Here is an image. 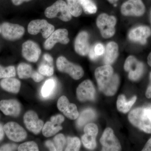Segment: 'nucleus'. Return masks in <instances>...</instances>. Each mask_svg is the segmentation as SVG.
<instances>
[{
	"instance_id": "obj_1",
	"label": "nucleus",
	"mask_w": 151,
	"mask_h": 151,
	"mask_svg": "<svg viewBox=\"0 0 151 151\" xmlns=\"http://www.w3.org/2000/svg\"><path fill=\"white\" fill-rule=\"evenodd\" d=\"M94 74L100 91L108 96L116 94L120 83V78L119 76L114 73L111 65H105L97 68Z\"/></svg>"
},
{
	"instance_id": "obj_42",
	"label": "nucleus",
	"mask_w": 151,
	"mask_h": 151,
	"mask_svg": "<svg viewBox=\"0 0 151 151\" xmlns=\"http://www.w3.org/2000/svg\"><path fill=\"white\" fill-rule=\"evenodd\" d=\"M142 151H151V138L146 143Z\"/></svg>"
},
{
	"instance_id": "obj_34",
	"label": "nucleus",
	"mask_w": 151,
	"mask_h": 151,
	"mask_svg": "<svg viewBox=\"0 0 151 151\" xmlns=\"http://www.w3.org/2000/svg\"><path fill=\"white\" fill-rule=\"evenodd\" d=\"M38 72L44 76H51L54 73V68L52 65L42 64L39 67Z\"/></svg>"
},
{
	"instance_id": "obj_3",
	"label": "nucleus",
	"mask_w": 151,
	"mask_h": 151,
	"mask_svg": "<svg viewBox=\"0 0 151 151\" xmlns=\"http://www.w3.org/2000/svg\"><path fill=\"white\" fill-rule=\"evenodd\" d=\"M45 15L49 19L57 17L63 22H68L72 18V15L68 9L67 4L63 0H58L52 5L47 8Z\"/></svg>"
},
{
	"instance_id": "obj_36",
	"label": "nucleus",
	"mask_w": 151,
	"mask_h": 151,
	"mask_svg": "<svg viewBox=\"0 0 151 151\" xmlns=\"http://www.w3.org/2000/svg\"><path fill=\"white\" fill-rule=\"evenodd\" d=\"M94 50L98 56L103 55L105 52V48L102 44L97 43L94 47Z\"/></svg>"
},
{
	"instance_id": "obj_18",
	"label": "nucleus",
	"mask_w": 151,
	"mask_h": 151,
	"mask_svg": "<svg viewBox=\"0 0 151 151\" xmlns=\"http://www.w3.org/2000/svg\"><path fill=\"white\" fill-rule=\"evenodd\" d=\"M74 49L76 53L81 56L89 54L90 47L88 33L82 31L78 34L74 42Z\"/></svg>"
},
{
	"instance_id": "obj_46",
	"label": "nucleus",
	"mask_w": 151,
	"mask_h": 151,
	"mask_svg": "<svg viewBox=\"0 0 151 151\" xmlns=\"http://www.w3.org/2000/svg\"><path fill=\"white\" fill-rule=\"evenodd\" d=\"M147 63L151 67V52L149 54L147 58Z\"/></svg>"
},
{
	"instance_id": "obj_39",
	"label": "nucleus",
	"mask_w": 151,
	"mask_h": 151,
	"mask_svg": "<svg viewBox=\"0 0 151 151\" xmlns=\"http://www.w3.org/2000/svg\"><path fill=\"white\" fill-rule=\"evenodd\" d=\"M89 56L90 59L92 60H95L98 58V56L95 53L94 50V46L92 47L89 50Z\"/></svg>"
},
{
	"instance_id": "obj_10",
	"label": "nucleus",
	"mask_w": 151,
	"mask_h": 151,
	"mask_svg": "<svg viewBox=\"0 0 151 151\" xmlns=\"http://www.w3.org/2000/svg\"><path fill=\"white\" fill-rule=\"evenodd\" d=\"M4 129L9 139L14 142H22L27 137L26 131L16 122L6 123L4 126Z\"/></svg>"
},
{
	"instance_id": "obj_5",
	"label": "nucleus",
	"mask_w": 151,
	"mask_h": 151,
	"mask_svg": "<svg viewBox=\"0 0 151 151\" xmlns=\"http://www.w3.org/2000/svg\"><path fill=\"white\" fill-rule=\"evenodd\" d=\"M116 19L113 16L102 14L97 18L96 24L103 37L109 38L114 35Z\"/></svg>"
},
{
	"instance_id": "obj_4",
	"label": "nucleus",
	"mask_w": 151,
	"mask_h": 151,
	"mask_svg": "<svg viewBox=\"0 0 151 151\" xmlns=\"http://www.w3.org/2000/svg\"><path fill=\"white\" fill-rule=\"evenodd\" d=\"M56 66L59 71L68 73L75 80L80 79L84 74V70L82 67L70 62L63 56H60L58 58Z\"/></svg>"
},
{
	"instance_id": "obj_38",
	"label": "nucleus",
	"mask_w": 151,
	"mask_h": 151,
	"mask_svg": "<svg viewBox=\"0 0 151 151\" xmlns=\"http://www.w3.org/2000/svg\"><path fill=\"white\" fill-rule=\"evenodd\" d=\"M32 78L36 82H39L44 78V76L37 71H34Z\"/></svg>"
},
{
	"instance_id": "obj_29",
	"label": "nucleus",
	"mask_w": 151,
	"mask_h": 151,
	"mask_svg": "<svg viewBox=\"0 0 151 151\" xmlns=\"http://www.w3.org/2000/svg\"><path fill=\"white\" fill-rule=\"evenodd\" d=\"M81 146L80 139L76 137H68L67 139V146L65 151H77L79 150Z\"/></svg>"
},
{
	"instance_id": "obj_13",
	"label": "nucleus",
	"mask_w": 151,
	"mask_h": 151,
	"mask_svg": "<svg viewBox=\"0 0 151 151\" xmlns=\"http://www.w3.org/2000/svg\"><path fill=\"white\" fill-rule=\"evenodd\" d=\"M68 31L65 29H59L54 31L44 44V47L47 50H50L56 43L67 44L69 42Z\"/></svg>"
},
{
	"instance_id": "obj_37",
	"label": "nucleus",
	"mask_w": 151,
	"mask_h": 151,
	"mask_svg": "<svg viewBox=\"0 0 151 151\" xmlns=\"http://www.w3.org/2000/svg\"><path fill=\"white\" fill-rule=\"evenodd\" d=\"M17 146L14 144H6L0 147V151H15L17 150Z\"/></svg>"
},
{
	"instance_id": "obj_50",
	"label": "nucleus",
	"mask_w": 151,
	"mask_h": 151,
	"mask_svg": "<svg viewBox=\"0 0 151 151\" xmlns=\"http://www.w3.org/2000/svg\"><path fill=\"white\" fill-rule=\"evenodd\" d=\"M150 79L151 80V72H150Z\"/></svg>"
},
{
	"instance_id": "obj_49",
	"label": "nucleus",
	"mask_w": 151,
	"mask_h": 151,
	"mask_svg": "<svg viewBox=\"0 0 151 151\" xmlns=\"http://www.w3.org/2000/svg\"><path fill=\"white\" fill-rule=\"evenodd\" d=\"M1 26H0V33H1Z\"/></svg>"
},
{
	"instance_id": "obj_26",
	"label": "nucleus",
	"mask_w": 151,
	"mask_h": 151,
	"mask_svg": "<svg viewBox=\"0 0 151 151\" xmlns=\"http://www.w3.org/2000/svg\"><path fill=\"white\" fill-rule=\"evenodd\" d=\"M67 5L73 16L78 17L82 12V4L84 0H67Z\"/></svg>"
},
{
	"instance_id": "obj_7",
	"label": "nucleus",
	"mask_w": 151,
	"mask_h": 151,
	"mask_svg": "<svg viewBox=\"0 0 151 151\" xmlns=\"http://www.w3.org/2000/svg\"><path fill=\"white\" fill-rule=\"evenodd\" d=\"M124 68L126 71L129 72V79L134 81L141 78L145 70L143 63L132 55L127 58L124 63Z\"/></svg>"
},
{
	"instance_id": "obj_19",
	"label": "nucleus",
	"mask_w": 151,
	"mask_h": 151,
	"mask_svg": "<svg viewBox=\"0 0 151 151\" xmlns=\"http://www.w3.org/2000/svg\"><path fill=\"white\" fill-rule=\"evenodd\" d=\"M151 35L150 28L145 26H141L135 28L129 33V37L130 40L134 42L145 44L147 39Z\"/></svg>"
},
{
	"instance_id": "obj_24",
	"label": "nucleus",
	"mask_w": 151,
	"mask_h": 151,
	"mask_svg": "<svg viewBox=\"0 0 151 151\" xmlns=\"http://www.w3.org/2000/svg\"><path fill=\"white\" fill-rule=\"evenodd\" d=\"M96 113L91 108H88L81 112L80 116H78L76 125L78 128H82L88 122L94 120L96 117Z\"/></svg>"
},
{
	"instance_id": "obj_41",
	"label": "nucleus",
	"mask_w": 151,
	"mask_h": 151,
	"mask_svg": "<svg viewBox=\"0 0 151 151\" xmlns=\"http://www.w3.org/2000/svg\"><path fill=\"white\" fill-rule=\"evenodd\" d=\"M43 58L49 64H52L53 60V58L51 55L48 54H45L44 55Z\"/></svg>"
},
{
	"instance_id": "obj_23",
	"label": "nucleus",
	"mask_w": 151,
	"mask_h": 151,
	"mask_svg": "<svg viewBox=\"0 0 151 151\" xmlns=\"http://www.w3.org/2000/svg\"><path fill=\"white\" fill-rule=\"evenodd\" d=\"M137 97L136 96L132 97L129 101L126 100L124 95H119L117 101V107L118 110L120 112L126 113H128L132 106L134 104L137 100Z\"/></svg>"
},
{
	"instance_id": "obj_14",
	"label": "nucleus",
	"mask_w": 151,
	"mask_h": 151,
	"mask_svg": "<svg viewBox=\"0 0 151 151\" xmlns=\"http://www.w3.org/2000/svg\"><path fill=\"white\" fill-rule=\"evenodd\" d=\"M41 53L40 47L37 43L33 41H27L22 45V56L29 62H36L39 58Z\"/></svg>"
},
{
	"instance_id": "obj_21",
	"label": "nucleus",
	"mask_w": 151,
	"mask_h": 151,
	"mask_svg": "<svg viewBox=\"0 0 151 151\" xmlns=\"http://www.w3.org/2000/svg\"><path fill=\"white\" fill-rule=\"evenodd\" d=\"M119 46L114 42H109L106 45L104 53V62L106 65H111L118 56Z\"/></svg>"
},
{
	"instance_id": "obj_45",
	"label": "nucleus",
	"mask_w": 151,
	"mask_h": 151,
	"mask_svg": "<svg viewBox=\"0 0 151 151\" xmlns=\"http://www.w3.org/2000/svg\"><path fill=\"white\" fill-rule=\"evenodd\" d=\"M146 97L147 98H151V84L149 85L146 91L145 94Z\"/></svg>"
},
{
	"instance_id": "obj_33",
	"label": "nucleus",
	"mask_w": 151,
	"mask_h": 151,
	"mask_svg": "<svg viewBox=\"0 0 151 151\" xmlns=\"http://www.w3.org/2000/svg\"><path fill=\"white\" fill-rule=\"evenodd\" d=\"M82 9L86 14H93L97 11V8L92 0H84L82 4Z\"/></svg>"
},
{
	"instance_id": "obj_15",
	"label": "nucleus",
	"mask_w": 151,
	"mask_h": 151,
	"mask_svg": "<svg viewBox=\"0 0 151 151\" xmlns=\"http://www.w3.org/2000/svg\"><path fill=\"white\" fill-rule=\"evenodd\" d=\"M84 132L81 140L84 147L89 150L95 149L97 146L96 137L98 134V127L95 124L90 123L84 127Z\"/></svg>"
},
{
	"instance_id": "obj_31",
	"label": "nucleus",
	"mask_w": 151,
	"mask_h": 151,
	"mask_svg": "<svg viewBox=\"0 0 151 151\" xmlns=\"http://www.w3.org/2000/svg\"><path fill=\"white\" fill-rule=\"evenodd\" d=\"M54 145L57 151H63L66 143V139L64 135L59 134L57 135L53 139Z\"/></svg>"
},
{
	"instance_id": "obj_47",
	"label": "nucleus",
	"mask_w": 151,
	"mask_h": 151,
	"mask_svg": "<svg viewBox=\"0 0 151 151\" xmlns=\"http://www.w3.org/2000/svg\"><path fill=\"white\" fill-rule=\"evenodd\" d=\"M111 3H114L116 2V1H118V0H108Z\"/></svg>"
},
{
	"instance_id": "obj_35",
	"label": "nucleus",
	"mask_w": 151,
	"mask_h": 151,
	"mask_svg": "<svg viewBox=\"0 0 151 151\" xmlns=\"http://www.w3.org/2000/svg\"><path fill=\"white\" fill-rule=\"evenodd\" d=\"M64 120L65 118L61 115H55L52 116L50 118V122L57 126H61V124L63 123Z\"/></svg>"
},
{
	"instance_id": "obj_6",
	"label": "nucleus",
	"mask_w": 151,
	"mask_h": 151,
	"mask_svg": "<svg viewBox=\"0 0 151 151\" xmlns=\"http://www.w3.org/2000/svg\"><path fill=\"white\" fill-rule=\"evenodd\" d=\"M55 27L49 23L46 20L36 19L30 22L28 26L27 30L30 34L36 35L41 32L42 37L47 39L54 31Z\"/></svg>"
},
{
	"instance_id": "obj_12",
	"label": "nucleus",
	"mask_w": 151,
	"mask_h": 151,
	"mask_svg": "<svg viewBox=\"0 0 151 151\" xmlns=\"http://www.w3.org/2000/svg\"><path fill=\"white\" fill-rule=\"evenodd\" d=\"M95 91L92 81L86 80L79 84L76 89L77 99L81 102L93 101L95 99Z\"/></svg>"
},
{
	"instance_id": "obj_17",
	"label": "nucleus",
	"mask_w": 151,
	"mask_h": 151,
	"mask_svg": "<svg viewBox=\"0 0 151 151\" xmlns=\"http://www.w3.org/2000/svg\"><path fill=\"white\" fill-rule=\"evenodd\" d=\"M57 107L58 110L68 119L75 120L79 116L76 105L69 103L68 99L65 96L60 97L58 101Z\"/></svg>"
},
{
	"instance_id": "obj_51",
	"label": "nucleus",
	"mask_w": 151,
	"mask_h": 151,
	"mask_svg": "<svg viewBox=\"0 0 151 151\" xmlns=\"http://www.w3.org/2000/svg\"></svg>"
},
{
	"instance_id": "obj_16",
	"label": "nucleus",
	"mask_w": 151,
	"mask_h": 151,
	"mask_svg": "<svg viewBox=\"0 0 151 151\" xmlns=\"http://www.w3.org/2000/svg\"><path fill=\"white\" fill-rule=\"evenodd\" d=\"M24 122L28 130L37 134L40 133L44 126L42 120L39 119L37 114L34 111H28L24 116Z\"/></svg>"
},
{
	"instance_id": "obj_40",
	"label": "nucleus",
	"mask_w": 151,
	"mask_h": 151,
	"mask_svg": "<svg viewBox=\"0 0 151 151\" xmlns=\"http://www.w3.org/2000/svg\"><path fill=\"white\" fill-rule=\"evenodd\" d=\"M45 145L50 151H57L56 148L54 145V143L52 142L51 141H47L45 142Z\"/></svg>"
},
{
	"instance_id": "obj_32",
	"label": "nucleus",
	"mask_w": 151,
	"mask_h": 151,
	"mask_svg": "<svg viewBox=\"0 0 151 151\" xmlns=\"http://www.w3.org/2000/svg\"><path fill=\"white\" fill-rule=\"evenodd\" d=\"M18 150L19 151H38L39 148L37 144L35 142H26L21 144L18 147Z\"/></svg>"
},
{
	"instance_id": "obj_28",
	"label": "nucleus",
	"mask_w": 151,
	"mask_h": 151,
	"mask_svg": "<svg viewBox=\"0 0 151 151\" xmlns=\"http://www.w3.org/2000/svg\"><path fill=\"white\" fill-rule=\"evenodd\" d=\"M62 129L61 126H57L50 121L47 122L42 127V134L46 137H49L54 136Z\"/></svg>"
},
{
	"instance_id": "obj_2",
	"label": "nucleus",
	"mask_w": 151,
	"mask_h": 151,
	"mask_svg": "<svg viewBox=\"0 0 151 151\" xmlns=\"http://www.w3.org/2000/svg\"><path fill=\"white\" fill-rule=\"evenodd\" d=\"M129 121L134 127L147 134H151V109L138 108L132 110L128 116Z\"/></svg>"
},
{
	"instance_id": "obj_27",
	"label": "nucleus",
	"mask_w": 151,
	"mask_h": 151,
	"mask_svg": "<svg viewBox=\"0 0 151 151\" xmlns=\"http://www.w3.org/2000/svg\"><path fill=\"white\" fill-rule=\"evenodd\" d=\"M34 71L31 65L24 63H20L17 68L18 75L21 79L32 78Z\"/></svg>"
},
{
	"instance_id": "obj_44",
	"label": "nucleus",
	"mask_w": 151,
	"mask_h": 151,
	"mask_svg": "<svg viewBox=\"0 0 151 151\" xmlns=\"http://www.w3.org/2000/svg\"><path fill=\"white\" fill-rule=\"evenodd\" d=\"M4 127L1 124H0V142H1L4 136Z\"/></svg>"
},
{
	"instance_id": "obj_30",
	"label": "nucleus",
	"mask_w": 151,
	"mask_h": 151,
	"mask_svg": "<svg viewBox=\"0 0 151 151\" xmlns=\"http://www.w3.org/2000/svg\"><path fill=\"white\" fill-rule=\"evenodd\" d=\"M16 74L14 66L11 65L4 67L0 65V79L15 76Z\"/></svg>"
},
{
	"instance_id": "obj_25",
	"label": "nucleus",
	"mask_w": 151,
	"mask_h": 151,
	"mask_svg": "<svg viewBox=\"0 0 151 151\" xmlns=\"http://www.w3.org/2000/svg\"><path fill=\"white\" fill-rule=\"evenodd\" d=\"M56 81L54 78H49L46 80L41 89L42 97L46 98L50 97L56 89Z\"/></svg>"
},
{
	"instance_id": "obj_9",
	"label": "nucleus",
	"mask_w": 151,
	"mask_h": 151,
	"mask_svg": "<svg viewBox=\"0 0 151 151\" xmlns=\"http://www.w3.org/2000/svg\"><path fill=\"white\" fill-rule=\"evenodd\" d=\"M100 142L103 145L102 151H119L122 150L120 142L111 128L105 129L100 138Z\"/></svg>"
},
{
	"instance_id": "obj_20",
	"label": "nucleus",
	"mask_w": 151,
	"mask_h": 151,
	"mask_svg": "<svg viewBox=\"0 0 151 151\" xmlns=\"http://www.w3.org/2000/svg\"><path fill=\"white\" fill-rule=\"evenodd\" d=\"M0 110L6 116L17 117L21 111V106L16 100H2L0 101Z\"/></svg>"
},
{
	"instance_id": "obj_22",
	"label": "nucleus",
	"mask_w": 151,
	"mask_h": 151,
	"mask_svg": "<svg viewBox=\"0 0 151 151\" xmlns=\"http://www.w3.org/2000/svg\"><path fill=\"white\" fill-rule=\"evenodd\" d=\"M0 86L7 92L17 94L20 89L21 82L13 77L4 78L0 81Z\"/></svg>"
},
{
	"instance_id": "obj_48",
	"label": "nucleus",
	"mask_w": 151,
	"mask_h": 151,
	"mask_svg": "<svg viewBox=\"0 0 151 151\" xmlns=\"http://www.w3.org/2000/svg\"><path fill=\"white\" fill-rule=\"evenodd\" d=\"M147 108H150V109H151V105H150V106H149V107H147Z\"/></svg>"
},
{
	"instance_id": "obj_43",
	"label": "nucleus",
	"mask_w": 151,
	"mask_h": 151,
	"mask_svg": "<svg viewBox=\"0 0 151 151\" xmlns=\"http://www.w3.org/2000/svg\"><path fill=\"white\" fill-rule=\"evenodd\" d=\"M31 0H12V2L15 6H19L24 2H28Z\"/></svg>"
},
{
	"instance_id": "obj_11",
	"label": "nucleus",
	"mask_w": 151,
	"mask_h": 151,
	"mask_svg": "<svg viewBox=\"0 0 151 151\" xmlns=\"http://www.w3.org/2000/svg\"><path fill=\"white\" fill-rule=\"evenodd\" d=\"M145 11V7L142 0H128L121 7L122 14L126 16H141Z\"/></svg>"
},
{
	"instance_id": "obj_8",
	"label": "nucleus",
	"mask_w": 151,
	"mask_h": 151,
	"mask_svg": "<svg viewBox=\"0 0 151 151\" xmlns=\"http://www.w3.org/2000/svg\"><path fill=\"white\" fill-rule=\"evenodd\" d=\"M1 33L7 40L13 41L19 39L25 33L24 28L18 24L3 23L1 26Z\"/></svg>"
}]
</instances>
